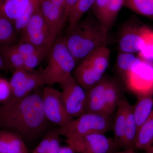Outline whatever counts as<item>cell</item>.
<instances>
[{"instance_id":"obj_1","label":"cell","mask_w":153,"mask_h":153,"mask_svg":"<svg viewBox=\"0 0 153 153\" xmlns=\"http://www.w3.org/2000/svg\"><path fill=\"white\" fill-rule=\"evenodd\" d=\"M48 122L39 92L7 100L0 105V129L13 132L24 141L41 135L46 131Z\"/></svg>"},{"instance_id":"obj_2","label":"cell","mask_w":153,"mask_h":153,"mask_svg":"<svg viewBox=\"0 0 153 153\" xmlns=\"http://www.w3.org/2000/svg\"><path fill=\"white\" fill-rule=\"evenodd\" d=\"M103 25L92 14L81 19L64 37L69 51L76 60L81 62L91 52L111 44L112 38Z\"/></svg>"},{"instance_id":"obj_3","label":"cell","mask_w":153,"mask_h":153,"mask_svg":"<svg viewBox=\"0 0 153 153\" xmlns=\"http://www.w3.org/2000/svg\"><path fill=\"white\" fill-rule=\"evenodd\" d=\"M46 67L41 71L44 85L60 83L71 75L76 64L64 37L56 40L48 55Z\"/></svg>"},{"instance_id":"obj_4","label":"cell","mask_w":153,"mask_h":153,"mask_svg":"<svg viewBox=\"0 0 153 153\" xmlns=\"http://www.w3.org/2000/svg\"><path fill=\"white\" fill-rule=\"evenodd\" d=\"M112 126L110 116L85 112L72 119L65 125L57 129L60 136L66 138L82 136L89 134H105Z\"/></svg>"},{"instance_id":"obj_5","label":"cell","mask_w":153,"mask_h":153,"mask_svg":"<svg viewBox=\"0 0 153 153\" xmlns=\"http://www.w3.org/2000/svg\"><path fill=\"white\" fill-rule=\"evenodd\" d=\"M57 37L44 19L40 6L21 34L20 41L51 49Z\"/></svg>"},{"instance_id":"obj_6","label":"cell","mask_w":153,"mask_h":153,"mask_svg":"<svg viewBox=\"0 0 153 153\" xmlns=\"http://www.w3.org/2000/svg\"><path fill=\"white\" fill-rule=\"evenodd\" d=\"M62 100L71 118L77 117L86 111V91L72 75L60 83Z\"/></svg>"},{"instance_id":"obj_7","label":"cell","mask_w":153,"mask_h":153,"mask_svg":"<svg viewBox=\"0 0 153 153\" xmlns=\"http://www.w3.org/2000/svg\"><path fill=\"white\" fill-rule=\"evenodd\" d=\"M66 142L76 153H110L117 147L114 140L101 133L66 138Z\"/></svg>"},{"instance_id":"obj_8","label":"cell","mask_w":153,"mask_h":153,"mask_svg":"<svg viewBox=\"0 0 153 153\" xmlns=\"http://www.w3.org/2000/svg\"><path fill=\"white\" fill-rule=\"evenodd\" d=\"M41 98L44 114L48 121L60 127L72 119L66 111L60 91L47 86L43 89Z\"/></svg>"},{"instance_id":"obj_9","label":"cell","mask_w":153,"mask_h":153,"mask_svg":"<svg viewBox=\"0 0 153 153\" xmlns=\"http://www.w3.org/2000/svg\"><path fill=\"white\" fill-rule=\"evenodd\" d=\"M11 93L8 100L24 98L44 85L41 71L15 70L10 81Z\"/></svg>"},{"instance_id":"obj_10","label":"cell","mask_w":153,"mask_h":153,"mask_svg":"<svg viewBox=\"0 0 153 153\" xmlns=\"http://www.w3.org/2000/svg\"><path fill=\"white\" fill-rule=\"evenodd\" d=\"M122 29L118 45L121 52L134 53L139 52L144 45L145 38L149 28L131 22Z\"/></svg>"},{"instance_id":"obj_11","label":"cell","mask_w":153,"mask_h":153,"mask_svg":"<svg viewBox=\"0 0 153 153\" xmlns=\"http://www.w3.org/2000/svg\"><path fill=\"white\" fill-rule=\"evenodd\" d=\"M123 77L128 87L132 91L143 87L153 88V63L138 57Z\"/></svg>"},{"instance_id":"obj_12","label":"cell","mask_w":153,"mask_h":153,"mask_svg":"<svg viewBox=\"0 0 153 153\" xmlns=\"http://www.w3.org/2000/svg\"><path fill=\"white\" fill-rule=\"evenodd\" d=\"M108 79L103 77L97 84L86 91L85 112L108 115L105 105V90Z\"/></svg>"},{"instance_id":"obj_13","label":"cell","mask_w":153,"mask_h":153,"mask_svg":"<svg viewBox=\"0 0 153 153\" xmlns=\"http://www.w3.org/2000/svg\"><path fill=\"white\" fill-rule=\"evenodd\" d=\"M41 7L44 19L54 33L58 36L66 23L64 9L49 0H41Z\"/></svg>"},{"instance_id":"obj_14","label":"cell","mask_w":153,"mask_h":153,"mask_svg":"<svg viewBox=\"0 0 153 153\" xmlns=\"http://www.w3.org/2000/svg\"><path fill=\"white\" fill-rule=\"evenodd\" d=\"M73 77L87 91L100 82L103 75L99 73L87 61L83 59L75 68Z\"/></svg>"},{"instance_id":"obj_15","label":"cell","mask_w":153,"mask_h":153,"mask_svg":"<svg viewBox=\"0 0 153 153\" xmlns=\"http://www.w3.org/2000/svg\"><path fill=\"white\" fill-rule=\"evenodd\" d=\"M28 152L25 141L7 130L0 129V153Z\"/></svg>"},{"instance_id":"obj_16","label":"cell","mask_w":153,"mask_h":153,"mask_svg":"<svg viewBox=\"0 0 153 153\" xmlns=\"http://www.w3.org/2000/svg\"><path fill=\"white\" fill-rule=\"evenodd\" d=\"M129 102L126 99H121L117 108L116 114L113 124L114 140L117 147H119L124 134L127 120Z\"/></svg>"},{"instance_id":"obj_17","label":"cell","mask_w":153,"mask_h":153,"mask_svg":"<svg viewBox=\"0 0 153 153\" xmlns=\"http://www.w3.org/2000/svg\"><path fill=\"white\" fill-rule=\"evenodd\" d=\"M132 108L138 131L153 109L152 94H149L139 96L137 101L134 105H132Z\"/></svg>"},{"instance_id":"obj_18","label":"cell","mask_w":153,"mask_h":153,"mask_svg":"<svg viewBox=\"0 0 153 153\" xmlns=\"http://www.w3.org/2000/svg\"><path fill=\"white\" fill-rule=\"evenodd\" d=\"M153 142V109L146 120L138 131L134 148L146 152Z\"/></svg>"},{"instance_id":"obj_19","label":"cell","mask_w":153,"mask_h":153,"mask_svg":"<svg viewBox=\"0 0 153 153\" xmlns=\"http://www.w3.org/2000/svg\"><path fill=\"white\" fill-rule=\"evenodd\" d=\"M30 0H0V15L13 23L23 14Z\"/></svg>"},{"instance_id":"obj_20","label":"cell","mask_w":153,"mask_h":153,"mask_svg":"<svg viewBox=\"0 0 153 153\" xmlns=\"http://www.w3.org/2000/svg\"><path fill=\"white\" fill-rule=\"evenodd\" d=\"M137 132V126L134 117L132 105H130L128 111L127 120L124 134L120 147L123 148L125 150L134 149Z\"/></svg>"},{"instance_id":"obj_21","label":"cell","mask_w":153,"mask_h":153,"mask_svg":"<svg viewBox=\"0 0 153 153\" xmlns=\"http://www.w3.org/2000/svg\"><path fill=\"white\" fill-rule=\"evenodd\" d=\"M110 51L107 47H100L91 52L84 59L103 75L109 65Z\"/></svg>"},{"instance_id":"obj_22","label":"cell","mask_w":153,"mask_h":153,"mask_svg":"<svg viewBox=\"0 0 153 153\" xmlns=\"http://www.w3.org/2000/svg\"><path fill=\"white\" fill-rule=\"evenodd\" d=\"M0 52L13 71L25 70L24 58L18 51L16 44L0 46Z\"/></svg>"},{"instance_id":"obj_23","label":"cell","mask_w":153,"mask_h":153,"mask_svg":"<svg viewBox=\"0 0 153 153\" xmlns=\"http://www.w3.org/2000/svg\"><path fill=\"white\" fill-rule=\"evenodd\" d=\"M121 99L120 89L115 81L108 79L105 90V102L107 114L111 116L115 109Z\"/></svg>"},{"instance_id":"obj_24","label":"cell","mask_w":153,"mask_h":153,"mask_svg":"<svg viewBox=\"0 0 153 153\" xmlns=\"http://www.w3.org/2000/svg\"><path fill=\"white\" fill-rule=\"evenodd\" d=\"M17 36L13 23L0 15V46L17 44Z\"/></svg>"},{"instance_id":"obj_25","label":"cell","mask_w":153,"mask_h":153,"mask_svg":"<svg viewBox=\"0 0 153 153\" xmlns=\"http://www.w3.org/2000/svg\"><path fill=\"white\" fill-rule=\"evenodd\" d=\"M41 0H30L23 14L14 22L17 34H22L30 19L41 6Z\"/></svg>"},{"instance_id":"obj_26","label":"cell","mask_w":153,"mask_h":153,"mask_svg":"<svg viewBox=\"0 0 153 153\" xmlns=\"http://www.w3.org/2000/svg\"><path fill=\"white\" fill-rule=\"evenodd\" d=\"M123 7L153 20V0H124Z\"/></svg>"},{"instance_id":"obj_27","label":"cell","mask_w":153,"mask_h":153,"mask_svg":"<svg viewBox=\"0 0 153 153\" xmlns=\"http://www.w3.org/2000/svg\"><path fill=\"white\" fill-rule=\"evenodd\" d=\"M96 0H78L71 9L68 17V29L74 26L88 10H90Z\"/></svg>"},{"instance_id":"obj_28","label":"cell","mask_w":153,"mask_h":153,"mask_svg":"<svg viewBox=\"0 0 153 153\" xmlns=\"http://www.w3.org/2000/svg\"><path fill=\"white\" fill-rule=\"evenodd\" d=\"M51 49L43 48L33 52L24 57L25 70L28 71H33L47 56H48Z\"/></svg>"},{"instance_id":"obj_29","label":"cell","mask_w":153,"mask_h":153,"mask_svg":"<svg viewBox=\"0 0 153 153\" xmlns=\"http://www.w3.org/2000/svg\"><path fill=\"white\" fill-rule=\"evenodd\" d=\"M124 0H110L108 10L104 27L109 31L116 21L121 9L123 7Z\"/></svg>"},{"instance_id":"obj_30","label":"cell","mask_w":153,"mask_h":153,"mask_svg":"<svg viewBox=\"0 0 153 153\" xmlns=\"http://www.w3.org/2000/svg\"><path fill=\"white\" fill-rule=\"evenodd\" d=\"M138 57L133 53L120 51L117 59V67L123 76L131 69Z\"/></svg>"},{"instance_id":"obj_31","label":"cell","mask_w":153,"mask_h":153,"mask_svg":"<svg viewBox=\"0 0 153 153\" xmlns=\"http://www.w3.org/2000/svg\"><path fill=\"white\" fill-rule=\"evenodd\" d=\"M138 54L139 57L142 60L153 63V30L151 29L146 34L144 45Z\"/></svg>"},{"instance_id":"obj_32","label":"cell","mask_w":153,"mask_h":153,"mask_svg":"<svg viewBox=\"0 0 153 153\" xmlns=\"http://www.w3.org/2000/svg\"><path fill=\"white\" fill-rule=\"evenodd\" d=\"M110 0H96L90 10L94 16L104 26Z\"/></svg>"},{"instance_id":"obj_33","label":"cell","mask_w":153,"mask_h":153,"mask_svg":"<svg viewBox=\"0 0 153 153\" xmlns=\"http://www.w3.org/2000/svg\"><path fill=\"white\" fill-rule=\"evenodd\" d=\"M56 129L49 132L34 149L33 153H47L50 147L51 141Z\"/></svg>"},{"instance_id":"obj_34","label":"cell","mask_w":153,"mask_h":153,"mask_svg":"<svg viewBox=\"0 0 153 153\" xmlns=\"http://www.w3.org/2000/svg\"><path fill=\"white\" fill-rule=\"evenodd\" d=\"M11 89L10 81L0 76V103H4L10 97Z\"/></svg>"},{"instance_id":"obj_35","label":"cell","mask_w":153,"mask_h":153,"mask_svg":"<svg viewBox=\"0 0 153 153\" xmlns=\"http://www.w3.org/2000/svg\"><path fill=\"white\" fill-rule=\"evenodd\" d=\"M60 135L57 133V129L52 137L50 147L47 153H58L60 147Z\"/></svg>"},{"instance_id":"obj_36","label":"cell","mask_w":153,"mask_h":153,"mask_svg":"<svg viewBox=\"0 0 153 153\" xmlns=\"http://www.w3.org/2000/svg\"><path fill=\"white\" fill-rule=\"evenodd\" d=\"M78 0H65L64 16L66 22H68V15L70 11Z\"/></svg>"},{"instance_id":"obj_37","label":"cell","mask_w":153,"mask_h":153,"mask_svg":"<svg viewBox=\"0 0 153 153\" xmlns=\"http://www.w3.org/2000/svg\"><path fill=\"white\" fill-rule=\"evenodd\" d=\"M0 70L10 71L12 73L13 71L5 58L3 57L1 52H0Z\"/></svg>"},{"instance_id":"obj_38","label":"cell","mask_w":153,"mask_h":153,"mask_svg":"<svg viewBox=\"0 0 153 153\" xmlns=\"http://www.w3.org/2000/svg\"><path fill=\"white\" fill-rule=\"evenodd\" d=\"M58 153H76L72 148L69 146L61 147Z\"/></svg>"},{"instance_id":"obj_39","label":"cell","mask_w":153,"mask_h":153,"mask_svg":"<svg viewBox=\"0 0 153 153\" xmlns=\"http://www.w3.org/2000/svg\"><path fill=\"white\" fill-rule=\"evenodd\" d=\"M114 153H136L134 151V149H127L124 150V151L122 152H117Z\"/></svg>"},{"instance_id":"obj_40","label":"cell","mask_w":153,"mask_h":153,"mask_svg":"<svg viewBox=\"0 0 153 153\" xmlns=\"http://www.w3.org/2000/svg\"><path fill=\"white\" fill-rule=\"evenodd\" d=\"M146 153H153V142L152 144L150 146V147L149 148V149L146 151Z\"/></svg>"},{"instance_id":"obj_41","label":"cell","mask_w":153,"mask_h":153,"mask_svg":"<svg viewBox=\"0 0 153 153\" xmlns=\"http://www.w3.org/2000/svg\"><path fill=\"white\" fill-rule=\"evenodd\" d=\"M28 153V152H20V153Z\"/></svg>"}]
</instances>
